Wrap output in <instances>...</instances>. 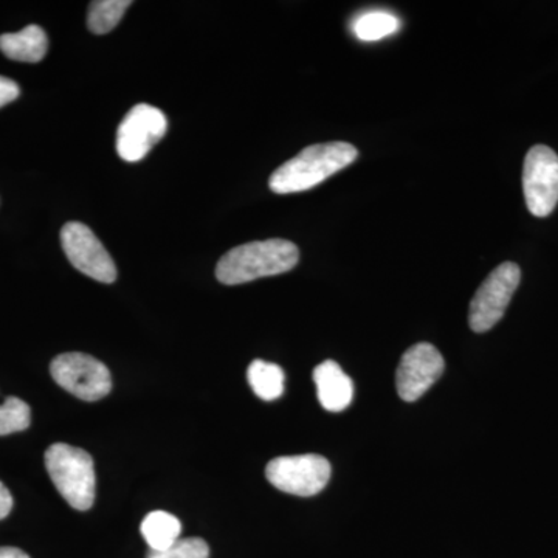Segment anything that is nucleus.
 <instances>
[{
    "instance_id": "obj_1",
    "label": "nucleus",
    "mask_w": 558,
    "mask_h": 558,
    "mask_svg": "<svg viewBox=\"0 0 558 558\" xmlns=\"http://www.w3.org/2000/svg\"><path fill=\"white\" fill-rule=\"evenodd\" d=\"M359 150L347 142L318 143L301 150L270 175L269 186L277 194L303 193L357 160Z\"/></svg>"
},
{
    "instance_id": "obj_2",
    "label": "nucleus",
    "mask_w": 558,
    "mask_h": 558,
    "mask_svg": "<svg viewBox=\"0 0 558 558\" xmlns=\"http://www.w3.org/2000/svg\"><path fill=\"white\" fill-rule=\"evenodd\" d=\"M300 250L293 242L267 240L247 242L227 252L216 267V278L227 286L286 274L299 264Z\"/></svg>"
},
{
    "instance_id": "obj_3",
    "label": "nucleus",
    "mask_w": 558,
    "mask_h": 558,
    "mask_svg": "<svg viewBox=\"0 0 558 558\" xmlns=\"http://www.w3.org/2000/svg\"><path fill=\"white\" fill-rule=\"evenodd\" d=\"M46 469L70 508L89 510L97 492L94 459L86 450L69 444H53L46 451Z\"/></svg>"
},
{
    "instance_id": "obj_4",
    "label": "nucleus",
    "mask_w": 558,
    "mask_h": 558,
    "mask_svg": "<svg viewBox=\"0 0 558 558\" xmlns=\"http://www.w3.org/2000/svg\"><path fill=\"white\" fill-rule=\"evenodd\" d=\"M50 374L61 388L86 402H97L112 389L108 366L83 352L58 355L51 362Z\"/></svg>"
},
{
    "instance_id": "obj_5",
    "label": "nucleus",
    "mask_w": 558,
    "mask_h": 558,
    "mask_svg": "<svg viewBox=\"0 0 558 558\" xmlns=\"http://www.w3.org/2000/svg\"><path fill=\"white\" fill-rule=\"evenodd\" d=\"M520 281L521 270L515 263H502L492 271L470 301V328L478 333L494 328L505 317Z\"/></svg>"
},
{
    "instance_id": "obj_6",
    "label": "nucleus",
    "mask_w": 558,
    "mask_h": 558,
    "mask_svg": "<svg viewBox=\"0 0 558 558\" xmlns=\"http://www.w3.org/2000/svg\"><path fill=\"white\" fill-rule=\"evenodd\" d=\"M271 486L296 497H314L330 480L328 459L319 454H296L271 459L266 468Z\"/></svg>"
},
{
    "instance_id": "obj_7",
    "label": "nucleus",
    "mask_w": 558,
    "mask_h": 558,
    "mask_svg": "<svg viewBox=\"0 0 558 558\" xmlns=\"http://www.w3.org/2000/svg\"><path fill=\"white\" fill-rule=\"evenodd\" d=\"M524 199L531 215L548 218L558 204V156L549 146L529 149L523 168Z\"/></svg>"
},
{
    "instance_id": "obj_8",
    "label": "nucleus",
    "mask_w": 558,
    "mask_h": 558,
    "mask_svg": "<svg viewBox=\"0 0 558 558\" xmlns=\"http://www.w3.org/2000/svg\"><path fill=\"white\" fill-rule=\"evenodd\" d=\"M167 131L168 120L160 109L145 102L134 106L117 131V153L128 163L143 160Z\"/></svg>"
},
{
    "instance_id": "obj_9",
    "label": "nucleus",
    "mask_w": 558,
    "mask_h": 558,
    "mask_svg": "<svg viewBox=\"0 0 558 558\" xmlns=\"http://www.w3.org/2000/svg\"><path fill=\"white\" fill-rule=\"evenodd\" d=\"M61 245L70 264L81 274L105 284L116 281V263L89 227L81 222L65 223L61 230Z\"/></svg>"
},
{
    "instance_id": "obj_10",
    "label": "nucleus",
    "mask_w": 558,
    "mask_h": 558,
    "mask_svg": "<svg viewBox=\"0 0 558 558\" xmlns=\"http://www.w3.org/2000/svg\"><path fill=\"white\" fill-rule=\"evenodd\" d=\"M446 369V362L438 349L429 343L411 347L400 360L396 373V388L400 399L416 402L428 391Z\"/></svg>"
},
{
    "instance_id": "obj_11",
    "label": "nucleus",
    "mask_w": 558,
    "mask_h": 558,
    "mask_svg": "<svg viewBox=\"0 0 558 558\" xmlns=\"http://www.w3.org/2000/svg\"><path fill=\"white\" fill-rule=\"evenodd\" d=\"M314 381L317 385V396L323 409L330 413L347 410L354 396V385L349 379L339 363L326 360L314 369Z\"/></svg>"
},
{
    "instance_id": "obj_12",
    "label": "nucleus",
    "mask_w": 558,
    "mask_h": 558,
    "mask_svg": "<svg viewBox=\"0 0 558 558\" xmlns=\"http://www.w3.org/2000/svg\"><path fill=\"white\" fill-rule=\"evenodd\" d=\"M0 50L7 58L20 62H39L49 50V39L39 25L0 36Z\"/></svg>"
},
{
    "instance_id": "obj_13",
    "label": "nucleus",
    "mask_w": 558,
    "mask_h": 558,
    "mask_svg": "<svg viewBox=\"0 0 558 558\" xmlns=\"http://www.w3.org/2000/svg\"><path fill=\"white\" fill-rule=\"evenodd\" d=\"M143 538L148 543L149 550H165L171 548L178 539H180V532H182V523L171 513L165 510H156L150 512L143 520L142 526Z\"/></svg>"
},
{
    "instance_id": "obj_14",
    "label": "nucleus",
    "mask_w": 558,
    "mask_h": 558,
    "mask_svg": "<svg viewBox=\"0 0 558 558\" xmlns=\"http://www.w3.org/2000/svg\"><path fill=\"white\" fill-rule=\"evenodd\" d=\"M247 379L253 392L266 402H274L284 392V371L275 363L255 360L250 363Z\"/></svg>"
},
{
    "instance_id": "obj_15",
    "label": "nucleus",
    "mask_w": 558,
    "mask_h": 558,
    "mask_svg": "<svg viewBox=\"0 0 558 558\" xmlns=\"http://www.w3.org/2000/svg\"><path fill=\"white\" fill-rule=\"evenodd\" d=\"M131 5L130 0H95L87 14V27L95 35H106L120 24Z\"/></svg>"
},
{
    "instance_id": "obj_16",
    "label": "nucleus",
    "mask_w": 558,
    "mask_h": 558,
    "mask_svg": "<svg viewBox=\"0 0 558 558\" xmlns=\"http://www.w3.org/2000/svg\"><path fill=\"white\" fill-rule=\"evenodd\" d=\"M400 28L399 17L388 11H369L354 21L352 31L360 40L374 43L395 35Z\"/></svg>"
},
{
    "instance_id": "obj_17",
    "label": "nucleus",
    "mask_w": 558,
    "mask_h": 558,
    "mask_svg": "<svg viewBox=\"0 0 558 558\" xmlns=\"http://www.w3.org/2000/svg\"><path fill=\"white\" fill-rule=\"evenodd\" d=\"M32 410L20 398H7L0 403V436L24 432L31 427Z\"/></svg>"
},
{
    "instance_id": "obj_18",
    "label": "nucleus",
    "mask_w": 558,
    "mask_h": 558,
    "mask_svg": "<svg viewBox=\"0 0 558 558\" xmlns=\"http://www.w3.org/2000/svg\"><path fill=\"white\" fill-rule=\"evenodd\" d=\"M146 558H209L207 542L202 538H180L171 548L149 550Z\"/></svg>"
},
{
    "instance_id": "obj_19",
    "label": "nucleus",
    "mask_w": 558,
    "mask_h": 558,
    "mask_svg": "<svg viewBox=\"0 0 558 558\" xmlns=\"http://www.w3.org/2000/svg\"><path fill=\"white\" fill-rule=\"evenodd\" d=\"M21 95L20 86L13 80L0 76V108L10 105Z\"/></svg>"
},
{
    "instance_id": "obj_20",
    "label": "nucleus",
    "mask_w": 558,
    "mask_h": 558,
    "mask_svg": "<svg viewBox=\"0 0 558 558\" xmlns=\"http://www.w3.org/2000/svg\"><path fill=\"white\" fill-rule=\"evenodd\" d=\"M11 509H13V497H11L9 488L0 483V520L9 517Z\"/></svg>"
},
{
    "instance_id": "obj_21",
    "label": "nucleus",
    "mask_w": 558,
    "mask_h": 558,
    "mask_svg": "<svg viewBox=\"0 0 558 558\" xmlns=\"http://www.w3.org/2000/svg\"><path fill=\"white\" fill-rule=\"evenodd\" d=\"M0 558H31L17 548H0Z\"/></svg>"
}]
</instances>
